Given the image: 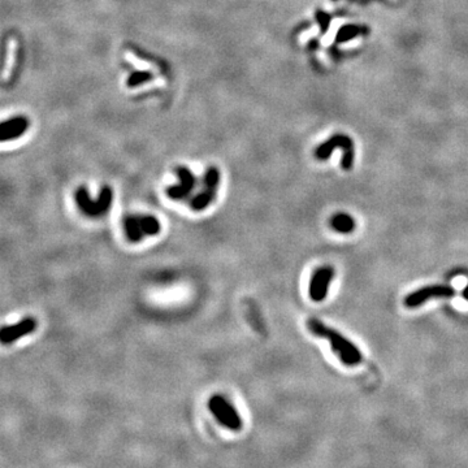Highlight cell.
I'll use <instances>...</instances> for the list:
<instances>
[{"instance_id": "obj_1", "label": "cell", "mask_w": 468, "mask_h": 468, "mask_svg": "<svg viewBox=\"0 0 468 468\" xmlns=\"http://www.w3.org/2000/svg\"><path fill=\"white\" fill-rule=\"evenodd\" d=\"M307 328H309L311 335L316 336L319 338L328 340L332 351L335 352L336 356L345 366L355 367L363 361L361 350L355 346L351 341L341 335L340 332L336 331V329L329 328L328 325H325V324L321 323L317 319H310L307 321Z\"/></svg>"}, {"instance_id": "obj_2", "label": "cell", "mask_w": 468, "mask_h": 468, "mask_svg": "<svg viewBox=\"0 0 468 468\" xmlns=\"http://www.w3.org/2000/svg\"><path fill=\"white\" fill-rule=\"evenodd\" d=\"M74 199L79 211L88 217H100L109 211L114 201V191L111 186L105 185L100 190L98 198L91 199L86 186H79L74 192Z\"/></svg>"}, {"instance_id": "obj_3", "label": "cell", "mask_w": 468, "mask_h": 468, "mask_svg": "<svg viewBox=\"0 0 468 468\" xmlns=\"http://www.w3.org/2000/svg\"><path fill=\"white\" fill-rule=\"evenodd\" d=\"M126 238L133 243L142 242L145 237L157 236L161 229L160 221L152 215H128L122 220Z\"/></svg>"}, {"instance_id": "obj_4", "label": "cell", "mask_w": 468, "mask_h": 468, "mask_svg": "<svg viewBox=\"0 0 468 468\" xmlns=\"http://www.w3.org/2000/svg\"><path fill=\"white\" fill-rule=\"evenodd\" d=\"M208 408L215 416L216 420L224 428L233 430V432H238L242 429L243 422H242L241 415L224 396L215 394L211 397L208 399Z\"/></svg>"}, {"instance_id": "obj_5", "label": "cell", "mask_w": 468, "mask_h": 468, "mask_svg": "<svg viewBox=\"0 0 468 468\" xmlns=\"http://www.w3.org/2000/svg\"><path fill=\"white\" fill-rule=\"evenodd\" d=\"M218 183H220V171L213 166L207 168L203 177V189L199 194L195 195L190 203L192 211L201 212L212 203L217 192Z\"/></svg>"}, {"instance_id": "obj_6", "label": "cell", "mask_w": 468, "mask_h": 468, "mask_svg": "<svg viewBox=\"0 0 468 468\" xmlns=\"http://www.w3.org/2000/svg\"><path fill=\"white\" fill-rule=\"evenodd\" d=\"M455 289L450 285H428L420 288L404 297V306L407 309H416L420 307L429 299L433 298H451L455 295Z\"/></svg>"}, {"instance_id": "obj_7", "label": "cell", "mask_w": 468, "mask_h": 468, "mask_svg": "<svg viewBox=\"0 0 468 468\" xmlns=\"http://www.w3.org/2000/svg\"><path fill=\"white\" fill-rule=\"evenodd\" d=\"M337 147H341L343 151L342 161H341L342 169L350 171L352 164H354V146H352L351 140L345 137V135H336V137L331 138L328 142H325L324 145L317 147L315 155H316V157L319 160H325L331 156L332 151L335 149H337Z\"/></svg>"}, {"instance_id": "obj_8", "label": "cell", "mask_w": 468, "mask_h": 468, "mask_svg": "<svg viewBox=\"0 0 468 468\" xmlns=\"http://www.w3.org/2000/svg\"><path fill=\"white\" fill-rule=\"evenodd\" d=\"M333 279H335V269L331 265L316 268L310 280V298L314 302H323L328 295L329 286Z\"/></svg>"}, {"instance_id": "obj_9", "label": "cell", "mask_w": 468, "mask_h": 468, "mask_svg": "<svg viewBox=\"0 0 468 468\" xmlns=\"http://www.w3.org/2000/svg\"><path fill=\"white\" fill-rule=\"evenodd\" d=\"M176 175H177L178 180H180V183L171 185L166 192L172 201H182L186 197H189L192 190H194L195 185H197V177L185 166L177 167L176 168Z\"/></svg>"}, {"instance_id": "obj_10", "label": "cell", "mask_w": 468, "mask_h": 468, "mask_svg": "<svg viewBox=\"0 0 468 468\" xmlns=\"http://www.w3.org/2000/svg\"><path fill=\"white\" fill-rule=\"evenodd\" d=\"M38 328V321L34 317L29 316L20 320L15 325H6L0 331V341L3 345H11L20 338L30 335Z\"/></svg>"}, {"instance_id": "obj_11", "label": "cell", "mask_w": 468, "mask_h": 468, "mask_svg": "<svg viewBox=\"0 0 468 468\" xmlns=\"http://www.w3.org/2000/svg\"><path fill=\"white\" fill-rule=\"evenodd\" d=\"M29 128V120L23 116H15L12 119L6 120L2 122V142H8V141H15L17 138L22 137L25 131Z\"/></svg>"}, {"instance_id": "obj_12", "label": "cell", "mask_w": 468, "mask_h": 468, "mask_svg": "<svg viewBox=\"0 0 468 468\" xmlns=\"http://www.w3.org/2000/svg\"><path fill=\"white\" fill-rule=\"evenodd\" d=\"M329 225L335 232L341 233V234H350L354 232L355 227V220L352 218V216H350L349 213H336L331 217L329 220Z\"/></svg>"}, {"instance_id": "obj_13", "label": "cell", "mask_w": 468, "mask_h": 468, "mask_svg": "<svg viewBox=\"0 0 468 468\" xmlns=\"http://www.w3.org/2000/svg\"><path fill=\"white\" fill-rule=\"evenodd\" d=\"M152 73L149 70H138V72H133L130 76L126 79V85L129 88H137L140 85L149 82L152 79Z\"/></svg>"}, {"instance_id": "obj_14", "label": "cell", "mask_w": 468, "mask_h": 468, "mask_svg": "<svg viewBox=\"0 0 468 468\" xmlns=\"http://www.w3.org/2000/svg\"><path fill=\"white\" fill-rule=\"evenodd\" d=\"M462 297L464 298V299L468 302V285L465 286L464 289H463V291H462Z\"/></svg>"}]
</instances>
